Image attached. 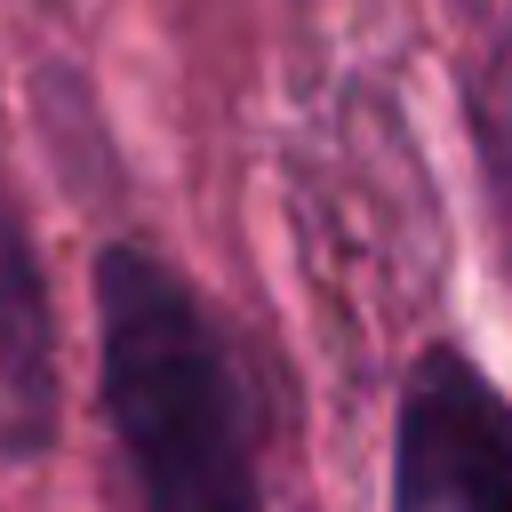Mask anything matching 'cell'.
I'll use <instances>...</instances> for the list:
<instances>
[{
    "label": "cell",
    "mask_w": 512,
    "mask_h": 512,
    "mask_svg": "<svg viewBox=\"0 0 512 512\" xmlns=\"http://www.w3.org/2000/svg\"><path fill=\"white\" fill-rule=\"evenodd\" d=\"M96 336L144 512H256V424L208 304L160 256L104 248Z\"/></svg>",
    "instance_id": "6da1fadb"
},
{
    "label": "cell",
    "mask_w": 512,
    "mask_h": 512,
    "mask_svg": "<svg viewBox=\"0 0 512 512\" xmlns=\"http://www.w3.org/2000/svg\"><path fill=\"white\" fill-rule=\"evenodd\" d=\"M392 512H512V400L464 352H424L408 368Z\"/></svg>",
    "instance_id": "7a4b0ae2"
},
{
    "label": "cell",
    "mask_w": 512,
    "mask_h": 512,
    "mask_svg": "<svg viewBox=\"0 0 512 512\" xmlns=\"http://www.w3.org/2000/svg\"><path fill=\"white\" fill-rule=\"evenodd\" d=\"M56 432V336L32 240L0 192V456H40Z\"/></svg>",
    "instance_id": "3957f363"
}]
</instances>
